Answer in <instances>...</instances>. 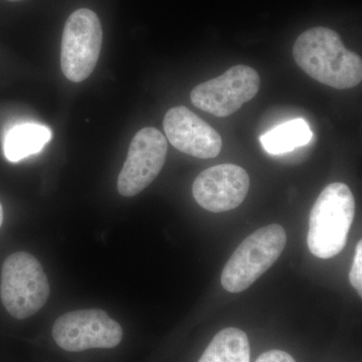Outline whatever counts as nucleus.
I'll return each instance as SVG.
<instances>
[{"mask_svg":"<svg viewBox=\"0 0 362 362\" xmlns=\"http://www.w3.org/2000/svg\"><path fill=\"white\" fill-rule=\"evenodd\" d=\"M313 133L304 119L288 121L261 136V143L268 153L284 154L311 141Z\"/></svg>","mask_w":362,"mask_h":362,"instance_id":"ddd939ff","label":"nucleus"},{"mask_svg":"<svg viewBox=\"0 0 362 362\" xmlns=\"http://www.w3.org/2000/svg\"><path fill=\"white\" fill-rule=\"evenodd\" d=\"M259 87L258 71L246 65L233 66L220 77L197 85L190 93V101L197 108L223 118L254 99Z\"/></svg>","mask_w":362,"mask_h":362,"instance_id":"423d86ee","label":"nucleus"},{"mask_svg":"<svg viewBox=\"0 0 362 362\" xmlns=\"http://www.w3.org/2000/svg\"><path fill=\"white\" fill-rule=\"evenodd\" d=\"M7 1L16 2V1H21V0H7Z\"/></svg>","mask_w":362,"mask_h":362,"instance_id":"f3484780","label":"nucleus"},{"mask_svg":"<svg viewBox=\"0 0 362 362\" xmlns=\"http://www.w3.org/2000/svg\"><path fill=\"white\" fill-rule=\"evenodd\" d=\"M2 223H4V209H2L1 204H0V228H1Z\"/></svg>","mask_w":362,"mask_h":362,"instance_id":"dca6fc26","label":"nucleus"},{"mask_svg":"<svg viewBox=\"0 0 362 362\" xmlns=\"http://www.w3.org/2000/svg\"><path fill=\"white\" fill-rule=\"evenodd\" d=\"M52 138V131L47 126L37 123L18 124L7 131L4 137V156L8 161H21L42 151Z\"/></svg>","mask_w":362,"mask_h":362,"instance_id":"9b49d317","label":"nucleus"},{"mask_svg":"<svg viewBox=\"0 0 362 362\" xmlns=\"http://www.w3.org/2000/svg\"><path fill=\"white\" fill-rule=\"evenodd\" d=\"M103 30L94 11L80 8L66 21L62 37L61 66L71 82L80 83L94 71L101 52Z\"/></svg>","mask_w":362,"mask_h":362,"instance_id":"39448f33","label":"nucleus"},{"mask_svg":"<svg viewBox=\"0 0 362 362\" xmlns=\"http://www.w3.org/2000/svg\"><path fill=\"white\" fill-rule=\"evenodd\" d=\"M286 244L282 226H267L252 233L226 264L221 277L223 289L230 293L247 290L278 261Z\"/></svg>","mask_w":362,"mask_h":362,"instance_id":"7ed1b4c3","label":"nucleus"},{"mask_svg":"<svg viewBox=\"0 0 362 362\" xmlns=\"http://www.w3.org/2000/svg\"><path fill=\"white\" fill-rule=\"evenodd\" d=\"M199 362H251V347L246 333L233 327L221 330Z\"/></svg>","mask_w":362,"mask_h":362,"instance_id":"f8f14e48","label":"nucleus"},{"mask_svg":"<svg viewBox=\"0 0 362 362\" xmlns=\"http://www.w3.org/2000/svg\"><path fill=\"white\" fill-rule=\"evenodd\" d=\"M168 156L165 136L153 127L138 131L118 176L117 188L126 197H135L149 187L161 173Z\"/></svg>","mask_w":362,"mask_h":362,"instance_id":"6e6552de","label":"nucleus"},{"mask_svg":"<svg viewBox=\"0 0 362 362\" xmlns=\"http://www.w3.org/2000/svg\"><path fill=\"white\" fill-rule=\"evenodd\" d=\"M250 176L235 164H220L202 171L195 178L192 194L197 204L211 213L237 209L246 199Z\"/></svg>","mask_w":362,"mask_h":362,"instance_id":"1a4fd4ad","label":"nucleus"},{"mask_svg":"<svg viewBox=\"0 0 362 362\" xmlns=\"http://www.w3.org/2000/svg\"><path fill=\"white\" fill-rule=\"evenodd\" d=\"M356 209V199L346 185L334 182L324 188L309 218L307 245L312 255L330 259L342 252Z\"/></svg>","mask_w":362,"mask_h":362,"instance_id":"f03ea898","label":"nucleus"},{"mask_svg":"<svg viewBox=\"0 0 362 362\" xmlns=\"http://www.w3.org/2000/svg\"><path fill=\"white\" fill-rule=\"evenodd\" d=\"M256 362H296L289 354L283 350H270L261 354Z\"/></svg>","mask_w":362,"mask_h":362,"instance_id":"2eb2a0df","label":"nucleus"},{"mask_svg":"<svg viewBox=\"0 0 362 362\" xmlns=\"http://www.w3.org/2000/svg\"><path fill=\"white\" fill-rule=\"evenodd\" d=\"M163 127L171 145L187 156L209 159L220 154L223 140L218 131L185 106L168 110Z\"/></svg>","mask_w":362,"mask_h":362,"instance_id":"9d476101","label":"nucleus"},{"mask_svg":"<svg viewBox=\"0 0 362 362\" xmlns=\"http://www.w3.org/2000/svg\"><path fill=\"white\" fill-rule=\"evenodd\" d=\"M49 284L37 258L26 252L11 255L1 272L0 296L14 318H28L39 312L49 296Z\"/></svg>","mask_w":362,"mask_h":362,"instance_id":"20e7f679","label":"nucleus"},{"mask_svg":"<svg viewBox=\"0 0 362 362\" xmlns=\"http://www.w3.org/2000/svg\"><path fill=\"white\" fill-rule=\"evenodd\" d=\"M52 333L57 344L69 352L114 349L120 344L123 338L120 324L100 309H85L64 314L57 319Z\"/></svg>","mask_w":362,"mask_h":362,"instance_id":"0eeeda50","label":"nucleus"},{"mask_svg":"<svg viewBox=\"0 0 362 362\" xmlns=\"http://www.w3.org/2000/svg\"><path fill=\"white\" fill-rule=\"evenodd\" d=\"M349 281L352 287L362 296V243L359 240L356 250L354 264L349 273Z\"/></svg>","mask_w":362,"mask_h":362,"instance_id":"4468645a","label":"nucleus"},{"mask_svg":"<svg viewBox=\"0 0 362 362\" xmlns=\"http://www.w3.org/2000/svg\"><path fill=\"white\" fill-rule=\"evenodd\" d=\"M295 62L312 78L334 89H351L361 83V56L349 51L330 28L318 26L298 37L293 47Z\"/></svg>","mask_w":362,"mask_h":362,"instance_id":"f257e3e1","label":"nucleus"}]
</instances>
